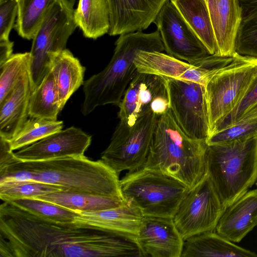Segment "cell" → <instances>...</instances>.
Masks as SVG:
<instances>
[{"label": "cell", "mask_w": 257, "mask_h": 257, "mask_svg": "<svg viewBox=\"0 0 257 257\" xmlns=\"http://www.w3.org/2000/svg\"><path fill=\"white\" fill-rule=\"evenodd\" d=\"M135 242L142 257H181L184 240L173 218L144 216Z\"/></svg>", "instance_id": "15"}, {"label": "cell", "mask_w": 257, "mask_h": 257, "mask_svg": "<svg viewBox=\"0 0 257 257\" xmlns=\"http://www.w3.org/2000/svg\"><path fill=\"white\" fill-rule=\"evenodd\" d=\"M134 64L139 73L179 78L193 66L188 62L173 57L163 52L142 50L136 55Z\"/></svg>", "instance_id": "26"}, {"label": "cell", "mask_w": 257, "mask_h": 257, "mask_svg": "<svg viewBox=\"0 0 257 257\" xmlns=\"http://www.w3.org/2000/svg\"><path fill=\"white\" fill-rule=\"evenodd\" d=\"M34 199L50 202L75 211H94L116 207L125 203L121 199L109 196L60 190Z\"/></svg>", "instance_id": "25"}, {"label": "cell", "mask_w": 257, "mask_h": 257, "mask_svg": "<svg viewBox=\"0 0 257 257\" xmlns=\"http://www.w3.org/2000/svg\"><path fill=\"white\" fill-rule=\"evenodd\" d=\"M233 56L205 86L209 135L241 100L257 75V59L236 53Z\"/></svg>", "instance_id": "8"}, {"label": "cell", "mask_w": 257, "mask_h": 257, "mask_svg": "<svg viewBox=\"0 0 257 257\" xmlns=\"http://www.w3.org/2000/svg\"><path fill=\"white\" fill-rule=\"evenodd\" d=\"M18 15L17 0L0 1V40L9 39Z\"/></svg>", "instance_id": "37"}, {"label": "cell", "mask_w": 257, "mask_h": 257, "mask_svg": "<svg viewBox=\"0 0 257 257\" xmlns=\"http://www.w3.org/2000/svg\"><path fill=\"white\" fill-rule=\"evenodd\" d=\"M211 55L217 48L208 10L204 0H170Z\"/></svg>", "instance_id": "23"}, {"label": "cell", "mask_w": 257, "mask_h": 257, "mask_svg": "<svg viewBox=\"0 0 257 257\" xmlns=\"http://www.w3.org/2000/svg\"><path fill=\"white\" fill-rule=\"evenodd\" d=\"M91 137L71 126L56 132L14 153L21 161H37L84 156Z\"/></svg>", "instance_id": "14"}, {"label": "cell", "mask_w": 257, "mask_h": 257, "mask_svg": "<svg viewBox=\"0 0 257 257\" xmlns=\"http://www.w3.org/2000/svg\"><path fill=\"white\" fill-rule=\"evenodd\" d=\"M33 91L29 70L0 102V137L11 140L28 119Z\"/></svg>", "instance_id": "20"}, {"label": "cell", "mask_w": 257, "mask_h": 257, "mask_svg": "<svg viewBox=\"0 0 257 257\" xmlns=\"http://www.w3.org/2000/svg\"><path fill=\"white\" fill-rule=\"evenodd\" d=\"M158 117L149 112L132 125L119 121L100 160L118 174L142 168L149 154Z\"/></svg>", "instance_id": "9"}, {"label": "cell", "mask_w": 257, "mask_h": 257, "mask_svg": "<svg viewBox=\"0 0 257 257\" xmlns=\"http://www.w3.org/2000/svg\"><path fill=\"white\" fill-rule=\"evenodd\" d=\"M75 0H55L33 39L30 74L33 90L50 71L54 54L66 49L77 27Z\"/></svg>", "instance_id": "7"}, {"label": "cell", "mask_w": 257, "mask_h": 257, "mask_svg": "<svg viewBox=\"0 0 257 257\" xmlns=\"http://www.w3.org/2000/svg\"><path fill=\"white\" fill-rule=\"evenodd\" d=\"M257 136V116L213 133L206 139L208 145L244 141Z\"/></svg>", "instance_id": "35"}, {"label": "cell", "mask_w": 257, "mask_h": 257, "mask_svg": "<svg viewBox=\"0 0 257 257\" xmlns=\"http://www.w3.org/2000/svg\"><path fill=\"white\" fill-rule=\"evenodd\" d=\"M60 190L64 191L61 186L32 180L0 181V198L3 202L22 198H35Z\"/></svg>", "instance_id": "31"}, {"label": "cell", "mask_w": 257, "mask_h": 257, "mask_svg": "<svg viewBox=\"0 0 257 257\" xmlns=\"http://www.w3.org/2000/svg\"><path fill=\"white\" fill-rule=\"evenodd\" d=\"M30 52L13 54L0 65V102L13 89L22 77L30 70Z\"/></svg>", "instance_id": "32"}, {"label": "cell", "mask_w": 257, "mask_h": 257, "mask_svg": "<svg viewBox=\"0 0 257 257\" xmlns=\"http://www.w3.org/2000/svg\"><path fill=\"white\" fill-rule=\"evenodd\" d=\"M18 15L14 28L18 35L33 40L55 0H17Z\"/></svg>", "instance_id": "28"}, {"label": "cell", "mask_w": 257, "mask_h": 257, "mask_svg": "<svg viewBox=\"0 0 257 257\" xmlns=\"http://www.w3.org/2000/svg\"><path fill=\"white\" fill-rule=\"evenodd\" d=\"M74 222L83 226L131 239L135 241L144 218L136 207L125 204L94 211H77Z\"/></svg>", "instance_id": "17"}, {"label": "cell", "mask_w": 257, "mask_h": 257, "mask_svg": "<svg viewBox=\"0 0 257 257\" xmlns=\"http://www.w3.org/2000/svg\"><path fill=\"white\" fill-rule=\"evenodd\" d=\"M19 161L11 149L9 140L0 137V171Z\"/></svg>", "instance_id": "38"}, {"label": "cell", "mask_w": 257, "mask_h": 257, "mask_svg": "<svg viewBox=\"0 0 257 257\" xmlns=\"http://www.w3.org/2000/svg\"><path fill=\"white\" fill-rule=\"evenodd\" d=\"M256 225L257 188L225 207L215 231L234 243L239 242Z\"/></svg>", "instance_id": "19"}, {"label": "cell", "mask_w": 257, "mask_h": 257, "mask_svg": "<svg viewBox=\"0 0 257 257\" xmlns=\"http://www.w3.org/2000/svg\"><path fill=\"white\" fill-rule=\"evenodd\" d=\"M85 68L68 49L53 56L50 68L58 89L62 108L71 96L84 83Z\"/></svg>", "instance_id": "22"}, {"label": "cell", "mask_w": 257, "mask_h": 257, "mask_svg": "<svg viewBox=\"0 0 257 257\" xmlns=\"http://www.w3.org/2000/svg\"><path fill=\"white\" fill-rule=\"evenodd\" d=\"M255 184H256V186H257V180H256V181Z\"/></svg>", "instance_id": "41"}, {"label": "cell", "mask_w": 257, "mask_h": 257, "mask_svg": "<svg viewBox=\"0 0 257 257\" xmlns=\"http://www.w3.org/2000/svg\"><path fill=\"white\" fill-rule=\"evenodd\" d=\"M7 180L35 181L61 186L64 191L124 200L118 174L101 160L93 161L85 156L20 161L0 171V181Z\"/></svg>", "instance_id": "2"}, {"label": "cell", "mask_w": 257, "mask_h": 257, "mask_svg": "<svg viewBox=\"0 0 257 257\" xmlns=\"http://www.w3.org/2000/svg\"><path fill=\"white\" fill-rule=\"evenodd\" d=\"M225 207L210 177L206 174L182 200L173 220L185 240L215 231Z\"/></svg>", "instance_id": "10"}, {"label": "cell", "mask_w": 257, "mask_h": 257, "mask_svg": "<svg viewBox=\"0 0 257 257\" xmlns=\"http://www.w3.org/2000/svg\"><path fill=\"white\" fill-rule=\"evenodd\" d=\"M127 238L42 219L9 202L0 206V257L131 256Z\"/></svg>", "instance_id": "1"}, {"label": "cell", "mask_w": 257, "mask_h": 257, "mask_svg": "<svg viewBox=\"0 0 257 257\" xmlns=\"http://www.w3.org/2000/svg\"><path fill=\"white\" fill-rule=\"evenodd\" d=\"M242 14L257 8V0H239Z\"/></svg>", "instance_id": "40"}, {"label": "cell", "mask_w": 257, "mask_h": 257, "mask_svg": "<svg viewBox=\"0 0 257 257\" xmlns=\"http://www.w3.org/2000/svg\"><path fill=\"white\" fill-rule=\"evenodd\" d=\"M206 173L224 206L247 192L257 180V136L244 141L208 145Z\"/></svg>", "instance_id": "5"}, {"label": "cell", "mask_w": 257, "mask_h": 257, "mask_svg": "<svg viewBox=\"0 0 257 257\" xmlns=\"http://www.w3.org/2000/svg\"><path fill=\"white\" fill-rule=\"evenodd\" d=\"M13 46L14 43L10 39L0 40V65L13 54Z\"/></svg>", "instance_id": "39"}, {"label": "cell", "mask_w": 257, "mask_h": 257, "mask_svg": "<svg viewBox=\"0 0 257 257\" xmlns=\"http://www.w3.org/2000/svg\"><path fill=\"white\" fill-rule=\"evenodd\" d=\"M115 46L112 57L105 68L84 82V99L82 107L84 115L99 106L119 104L138 73L134 60L139 51H164L157 30L149 33L136 31L121 34Z\"/></svg>", "instance_id": "4"}, {"label": "cell", "mask_w": 257, "mask_h": 257, "mask_svg": "<svg viewBox=\"0 0 257 257\" xmlns=\"http://www.w3.org/2000/svg\"><path fill=\"white\" fill-rule=\"evenodd\" d=\"M153 23L167 54L191 64L210 55L170 0L161 8Z\"/></svg>", "instance_id": "12"}, {"label": "cell", "mask_w": 257, "mask_h": 257, "mask_svg": "<svg viewBox=\"0 0 257 257\" xmlns=\"http://www.w3.org/2000/svg\"><path fill=\"white\" fill-rule=\"evenodd\" d=\"M232 57L209 55L193 64L178 79L197 83L205 86L218 72L230 63Z\"/></svg>", "instance_id": "33"}, {"label": "cell", "mask_w": 257, "mask_h": 257, "mask_svg": "<svg viewBox=\"0 0 257 257\" xmlns=\"http://www.w3.org/2000/svg\"><path fill=\"white\" fill-rule=\"evenodd\" d=\"M124 201L137 208L144 216L173 218L190 190L177 180L140 168L120 179Z\"/></svg>", "instance_id": "6"}, {"label": "cell", "mask_w": 257, "mask_h": 257, "mask_svg": "<svg viewBox=\"0 0 257 257\" xmlns=\"http://www.w3.org/2000/svg\"><path fill=\"white\" fill-rule=\"evenodd\" d=\"M3 1V0H0V1Z\"/></svg>", "instance_id": "42"}, {"label": "cell", "mask_w": 257, "mask_h": 257, "mask_svg": "<svg viewBox=\"0 0 257 257\" xmlns=\"http://www.w3.org/2000/svg\"><path fill=\"white\" fill-rule=\"evenodd\" d=\"M7 202L35 216L56 222H73L78 215L77 211L40 199L22 198Z\"/></svg>", "instance_id": "30"}, {"label": "cell", "mask_w": 257, "mask_h": 257, "mask_svg": "<svg viewBox=\"0 0 257 257\" xmlns=\"http://www.w3.org/2000/svg\"><path fill=\"white\" fill-rule=\"evenodd\" d=\"M169 0H108V34L116 36L147 29Z\"/></svg>", "instance_id": "16"}, {"label": "cell", "mask_w": 257, "mask_h": 257, "mask_svg": "<svg viewBox=\"0 0 257 257\" xmlns=\"http://www.w3.org/2000/svg\"><path fill=\"white\" fill-rule=\"evenodd\" d=\"M168 94L167 78L138 72L117 105L120 121L132 125L149 112L156 114L160 100Z\"/></svg>", "instance_id": "13"}, {"label": "cell", "mask_w": 257, "mask_h": 257, "mask_svg": "<svg viewBox=\"0 0 257 257\" xmlns=\"http://www.w3.org/2000/svg\"><path fill=\"white\" fill-rule=\"evenodd\" d=\"M62 109L54 76L49 71L31 94L29 116L57 120L58 115Z\"/></svg>", "instance_id": "27"}, {"label": "cell", "mask_w": 257, "mask_h": 257, "mask_svg": "<svg viewBox=\"0 0 257 257\" xmlns=\"http://www.w3.org/2000/svg\"><path fill=\"white\" fill-rule=\"evenodd\" d=\"M207 147L206 140L188 136L170 109L158 117L149 154L142 168L172 177L191 189L206 174Z\"/></svg>", "instance_id": "3"}, {"label": "cell", "mask_w": 257, "mask_h": 257, "mask_svg": "<svg viewBox=\"0 0 257 257\" xmlns=\"http://www.w3.org/2000/svg\"><path fill=\"white\" fill-rule=\"evenodd\" d=\"M74 19L84 37L96 39L108 34L110 11L108 0H79Z\"/></svg>", "instance_id": "24"}, {"label": "cell", "mask_w": 257, "mask_h": 257, "mask_svg": "<svg viewBox=\"0 0 257 257\" xmlns=\"http://www.w3.org/2000/svg\"><path fill=\"white\" fill-rule=\"evenodd\" d=\"M211 19L217 55L232 57L242 18L239 0H204Z\"/></svg>", "instance_id": "18"}, {"label": "cell", "mask_w": 257, "mask_h": 257, "mask_svg": "<svg viewBox=\"0 0 257 257\" xmlns=\"http://www.w3.org/2000/svg\"><path fill=\"white\" fill-rule=\"evenodd\" d=\"M170 110L182 130L189 137L206 140L209 123L205 86L167 78Z\"/></svg>", "instance_id": "11"}, {"label": "cell", "mask_w": 257, "mask_h": 257, "mask_svg": "<svg viewBox=\"0 0 257 257\" xmlns=\"http://www.w3.org/2000/svg\"><path fill=\"white\" fill-rule=\"evenodd\" d=\"M235 51L240 55L257 59V8L242 14Z\"/></svg>", "instance_id": "34"}, {"label": "cell", "mask_w": 257, "mask_h": 257, "mask_svg": "<svg viewBox=\"0 0 257 257\" xmlns=\"http://www.w3.org/2000/svg\"><path fill=\"white\" fill-rule=\"evenodd\" d=\"M256 116H257V75L241 100L223 120L214 127L210 135L241 121Z\"/></svg>", "instance_id": "36"}, {"label": "cell", "mask_w": 257, "mask_h": 257, "mask_svg": "<svg viewBox=\"0 0 257 257\" xmlns=\"http://www.w3.org/2000/svg\"><path fill=\"white\" fill-rule=\"evenodd\" d=\"M256 257L257 253L240 246L211 231L184 240L181 257Z\"/></svg>", "instance_id": "21"}, {"label": "cell", "mask_w": 257, "mask_h": 257, "mask_svg": "<svg viewBox=\"0 0 257 257\" xmlns=\"http://www.w3.org/2000/svg\"><path fill=\"white\" fill-rule=\"evenodd\" d=\"M63 122L37 117L28 118L10 140L11 149H21L62 130Z\"/></svg>", "instance_id": "29"}]
</instances>
